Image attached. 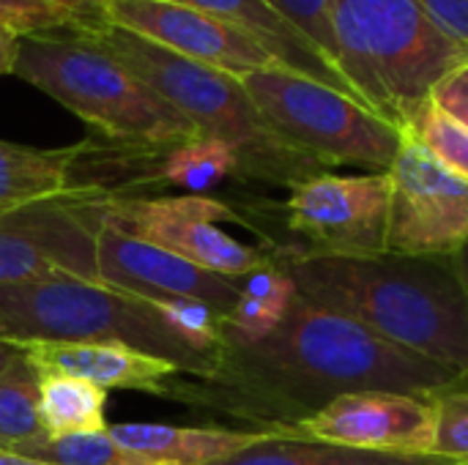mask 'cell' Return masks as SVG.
<instances>
[{
    "mask_svg": "<svg viewBox=\"0 0 468 465\" xmlns=\"http://www.w3.org/2000/svg\"><path fill=\"white\" fill-rule=\"evenodd\" d=\"M99 282L151 301H197L219 318L239 301V280L206 271L156 244H148L112 222H101L96 238Z\"/></svg>",
    "mask_w": 468,
    "mask_h": 465,
    "instance_id": "14",
    "label": "cell"
},
{
    "mask_svg": "<svg viewBox=\"0 0 468 465\" xmlns=\"http://www.w3.org/2000/svg\"><path fill=\"white\" fill-rule=\"evenodd\" d=\"M154 167L159 181L189 189L192 195H203L225 178H239V159L233 148L203 134L156 153Z\"/></svg>",
    "mask_w": 468,
    "mask_h": 465,
    "instance_id": "22",
    "label": "cell"
},
{
    "mask_svg": "<svg viewBox=\"0 0 468 465\" xmlns=\"http://www.w3.org/2000/svg\"><path fill=\"white\" fill-rule=\"evenodd\" d=\"M428 400L433 406L431 458L468 465V373H458Z\"/></svg>",
    "mask_w": 468,
    "mask_h": 465,
    "instance_id": "25",
    "label": "cell"
},
{
    "mask_svg": "<svg viewBox=\"0 0 468 465\" xmlns=\"http://www.w3.org/2000/svg\"><path fill=\"white\" fill-rule=\"evenodd\" d=\"M211 465H458L431 455H381L271 433L228 460Z\"/></svg>",
    "mask_w": 468,
    "mask_h": 465,
    "instance_id": "20",
    "label": "cell"
},
{
    "mask_svg": "<svg viewBox=\"0 0 468 465\" xmlns=\"http://www.w3.org/2000/svg\"><path fill=\"white\" fill-rule=\"evenodd\" d=\"M239 291L241 293L233 312L219 318L222 343H236V345H250L269 337L285 321L296 299L293 280L277 263L250 277H241Z\"/></svg>",
    "mask_w": 468,
    "mask_h": 465,
    "instance_id": "19",
    "label": "cell"
},
{
    "mask_svg": "<svg viewBox=\"0 0 468 465\" xmlns=\"http://www.w3.org/2000/svg\"><path fill=\"white\" fill-rule=\"evenodd\" d=\"M392 181L389 173H321L296 184L285 200L288 230L318 255L387 252Z\"/></svg>",
    "mask_w": 468,
    "mask_h": 465,
    "instance_id": "11",
    "label": "cell"
},
{
    "mask_svg": "<svg viewBox=\"0 0 468 465\" xmlns=\"http://www.w3.org/2000/svg\"><path fill=\"white\" fill-rule=\"evenodd\" d=\"M282 436L381 455H431L433 406L406 392H351L332 400Z\"/></svg>",
    "mask_w": 468,
    "mask_h": 465,
    "instance_id": "12",
    "label": "cell"
},
{
    "mask_svg": "<svg viewBox=\"0 0 468 465\" xmlns=\"http://www.w3.org/2000/svg\"><path fill=\"white\" fill-rule=\"evenodd\" d=\"M33 370L47 375H71L107 389H134L167 400L170 386L184 375L173 362L121 343H8Z\"/></svg>",
    "mask_w": 468,
    "mask_h": 465,
    "instance_id": "15",
    "label": "cell"
},
{
    "mask_svg": "<svg viewBox=\"0 0 468 465\" xmlns=\"http://www.w3.org/2000/svg\"><path fill=\"white\" fill-rule=\"evenodd\" d=\"M96 38L165 96L203 137L222 140L239 159V178L293 189L332 173L318 159L285 143L261 115L244 82L222 69L167 52L129 30L104 25Z\"/></svg>",
    "mask_w": 468,
    "mask_h": 465,
    "instance_id": "4",
    "label": "cell"
},
{
    "mask_svg": "<svg viewBox=\"0 0 468 465\" xmlns=\"http://www.w3.org/2000/svg\"><path fill=\"white\" fill-rule=\"evenodd\" d=\"M170 3L189 5L195 11L211 14L217 19H225V22L241 27L258 44H263L280 66L299 71L304 77H313L324 85H332V88L359 99L354 93V88L348 85V79L343 77V71L324 55V49L315 47L302 30H296L288 19H282L263 0H170Z\"/></svg>",
    "mask_w": 468,
    "mask_h": 465,
    "instance_id": "16",
    "label": "cell"
},
{
    "mask_svg": "<svg viewBox=\"0 0 468 465\" xmlns=\"http://www.w3.org/2000/svg\"><path fill=\"white\" fill-rule=\"evenodd\" d=\"M0 340L121 343L173 362L189 378H206L214 365L167 321L162 301L90 280L0 285Z\"/></svg>",
    "mask_w": 468,
    "mask_h": 465,
    "instance_id": "6",
    "label": "cell"
},
{
    "mask_svg": "<svg viewBox=\"0 0 468 465\" xmlns=\"http://www.w3.org/2000/svg\"><path fill=\"white\" fill-rule=\"evenodd\" d=\"M425 14L468 49V0H417Z\"/></svg>",
    "mask_w": 468,
    "mask_h": 465,
    "instance_id": "30",
    "label": "cell"
},
{
    "mask_svg": "<svg viewBox=\"0 0 468 465\" xmlns=\"http://www.w3.org/2000/svg\"><path fill=\"white\" fill-rule=\"evenodd\" d=\"M0 465H49V463L33 460V458H27V455H19V452H14V449H3V447H0Z\"/></svg>",
    "mask_w": 468,
    "mask_h": 465,
    "instance_id": "33",
    "label": "cell"
},
{
    "mask_svg": "<svg viewBox=\"0 0 468 465\" xmlns=\"http://www.w3.org/2000/svg\"><path fill=\"white\" fill-rule=\"evenodd\" d=\"M296 293L422 359L468 373V299L452 258L271 255Z\"/></svg>",
    "mask_w": 468,
    "mask_h": 465,
    "instance_id": "2",
    "label": "cell"
},
{
    "mask_svg": "<svg viewBox=\"0 0 468 465\" xmlns=\"http://www.w3.org/2000/svg\"><path fill=\"white\" fill-rule=\"evenodd\" d=\"M110 436L156 463L165 465H211L233 458L255 441L271 436L261 430H230V428H178V425H112Z\"/></svg>",
    "mask_w": 468,
    "mask_h": 465,
    "instance_id": "18",
    "label": "cell"
},
{
    "mask_svg": "<svg viewBox=\"0 0 468 465\" xmlns=\"http://www.w3.org/2000/svg\"><path fill=\"white\" fill-rule=\"evenodd\" d=\"M403 132L425 145L450 173L468 181V132L450 115H444L431 99L411 115Z\"/></svg>",
    "mask_w": 468,
    "mask_h": 465,
    "instance_id": "26",
    "label": "cell"
},
{
    "mask_svg": "<svg viewBox=\"0 0 468 465\" xmlns=\"http://www.w3.org/2000/svg\"><path fill=\"white\" fill-rule=\"evenodd\" d=\"M14 77L63 104L118 148L159 153L200 137L197 126L112 55L93 30L66 27L19 38Z\"/></svg>",
    "mask_w": 468,
    "mask_h": 465,
    "instance_id": "3",
    "label": "cell"
},
{
    "mask_svg": "<svg viewBox=\"0 0 468 465\" xmlns=\"http://www.w3.org/2000/svg\"><path fill=\"white\" fill-rule=\"evenodd\" d=\"M266 123L293 148L332 167L389 173L403 129L359 99L280 63L239 77Z\"/></svg>",
    "mask_w": 468,
    "mask_h": 465,
    "instance_id": "7",
    "label": "cell"
},
{
    "mask_svg": "<svg viewBox=\"0 0 468 465\" xmlns=\"http://www.w3.org/2000/svg\"><path fill=\"white\" fill-rule=\"evenodd\" d=\"M455 375L296 293L269 337L219 343L211 373L181 375L167 400L233 417L250 430L285 433L343 395L378 389L428 397Z\"/></svg>",
    "mask_w": 468,
    "mask_h": 465,
    "instance_id": "1",
    "label": "cell"
},
{
    "mask_svg": "<svg viewBox=\"0 0 468 465\" xmlns=\"http://www.w3.org/2000/svg\"><path fill=\"white\" fill-rule=\"evenodd\" d=\"M107 25L233 77L277 63L241 27L170 0H107Z\"/></svg>",
    "mask_w": 468,
    "mask_h": 465,
    "instance_id": "13",
    "label": "cell"
},
{
    "mask_svg": "<svg viewBox=\"0 0 468 465\" xmlns=\"http://www.w3.org/2000/svg\"><path fill=\"white\" fill-rule=\"evenodd\" d=\"M110 189H80L0 217V285L99 282L96 238Z\"/></svg>",
    "mask_w": 468,
    "mask_h": 465,
    "instance_id": "8",
    "label": "cell"
},
{
    "mask_svg": "<svg viewBox=\"0 0 468 465\" xmlns=\"http://www.w3.org/2000/svg\"><path fill=\"white\" fill-rule=\"evenodd\" d=\"M38 392H41V375L19 351H14L0 370V447L3 449H14L19 444L44 436L38 419Z\"/></svg>",
    "mask_w": 468,
    "mask_h": 465,
    "instance_id": "23",
    "label": "cell"
},
{
    "mask_svg": "<svg viewBox=\"0 0 468 465\" xmlns=\"http://www.w3.org/2000/svg\"><path fill=\"white\" fill-rule=\"evenodd\" d=\"M263 3L269 8H274L282 19H288L296 30H302L337 66V47H335V36H332L326 0H263Z\"/></svg>",
    "mask_w": 468,
    "mask_h": 465,
    "instance_id": "28",
    "label": "cell"
},
{
    "mask_svg": "<svg viewBox=\"0 0 468 465\" xmlns=\"http://www.w3.org/2000/svg\"><path fill=\"white\" fill-rule=\"evenodd\" d=\"M38 419L47 439L107 430V392L71 375L41 378Z\"/></svg>",
    "mask_w": 468,
    "mask_h": 465,
    "instance_id": "21",
    "label": "cell"
},
{
    "mask_svg": "<svg viewBox=\"0 0 468 465\" xmlns=\"http://www.w3.org/2000/svg\"><path fill=\"white\" fill-rule=\"evenodd\" d=\"M392 203L387 252L455 258L468 244V181L450 173L425 145L403 132L389 167Z\"/></svg>",
    "mask_w": 468,
    "mask_h": 465,
    "instance_id": "10",
    "label": "cell"
},
{
    "mask_svg": "<svg viewBox=\"0 0 468 465\" xmlns=\"http://www.w3.org/2000/svg\"><path fill=\"white\" fill-rule=\"evenodd\" d=\"M431 101L468 132V60L436 82Z\"/></svg>",
    "mask_w": 468,
    "mask_h": 465,
    "instance_id": "29",
    "label": "cell"
},
{
    "mask_svg": "<svg viewBox=\"0 0 468 465\" xmlns=\"http://www.w3.org/2000/svg\"><path fill=\"white\" fill-rule=\"evenodd\" d=\"M16 52H19V36H14V33L0 27V77L3 74H14Z\"/></svg>",
    "mask_w": 468,
    "mask_h": 465,
    "instance_id": "32",
    "label": "cell"
},
{
    "mask_svg": "<svg viewBox=\"0 0 468 465\" xmlns=\"http://www.w3.org/2000/svg\"><path fill=\"white\" fill-rule=\"evenodd\" d=\"M337 66L354 93L406 129L436 82L466 63L468 49L447 36L417 0H326Z\"/></svg>",
    "mask_w": 468,
    "mask_h": 465,
    "instance_id": "5",
    "label": "cell"
},
{
    "mask_svg": "<svg viewBox=\"0 0 468 465\" xmlns=\"http://www.w3.org/2000/svg\"><path fill=\"white\" fill-rule=\"evenodd\" d=\"M88 153L90 143L33 148L0 140V217L80 189H101L82 173Z\"/></svg>",
    "mask_w": 468,
    "mask_h": 465,
    "instance_id": "17",
    "label": "cell"
},
{
    "mask_svg": "<svg viewBox=\"0 0 468 465\" xmlns=\"http://www.w3.org/2000/svg\"><path fill=\"white\" fill-rule=\"evenodd\" d=\"M11 354H14V348H11L8 343H3V340H0V370H3V365L8 362V356H11Z\"/></svg>",
    "mask_w": 468,
    "mask_h": 465,
    "instance_id": "35",
    "label": "cell"
},
{
    "mask_svg": "<svg viewBox=\"0 0 468 465\" xmlns=\"http://www.w3.org/2000/svg\"><path fill=\"white\" fill-rule=\"evenodd\" d=\"M104 219L228 280L250 277L274 263L271 255L241 244L217 225L222 219L241 222V217L228 203L208 195L137 197L112 192L104 206Z\"/></svg>",
    "mask_w": 468,
    "mask_h": 465,
    "instance_id": "9",
    "label": "cell"
},
{
    "mask_svg": "<svg viewBox=\"0 0 468 465\" xmlns=\"http://www.w3.org/2000/svg\"><path fill=\"white\" fill-rule=\"evenodd\" d=\"M455 260V269H458V274H461V282H463V291H466V299H468V244L452 258Z\"/></svg>",
    "mask_w": 468,
    "mask_h": 465,
    "instance_id": "34",
    "label": "cell"
},
{
    "mask_svg": "<svg viewBox=\"0 0 468 465\" xmlns=\"http://www.w3.org/2000/svg\"><path fill=\"white\" fill-rule=\"evenodd\" d=\"M14 452L49 465H165L121 447L110 436V430L77 433V436H60V439L41 436L36 441L14 447Z\"/></svg>",
    "mask_w": 468,
    "mask_h": 465,
    "instance_id": "24",
    "label": "cell"
},
{
    "mask_svg": "<svg viewBox=\"0 0 468 465\" xmlns=\"http://www.w3.org/2000/svg\"><path fill=\"white\" fill-rule=\"evenodd\" d=\"M69 11L82 30H101L107 25V0H49Z\"/></svg>",
    "mask_w": 468,
    "mask_h": 465,
    "instance_id": "31",
    "label": "cell"
},
{
    "mask_svg": "<svg viewBox=\"0 0 468 465\" xmlns=\"http://www.w3.org/2000/svg\"><path fill=\"white\" fill-rule=\"evenodd\" d=\"M0 27L25 38L38 33H55L66 27H80L69 11L49 0H0ZM82 30V27H80Z\"/></svg>",
    "mask_w": 468,
    "mask_h": 465,
    "instance_id": "27",
    "label": "cell"
}]
</instances>
